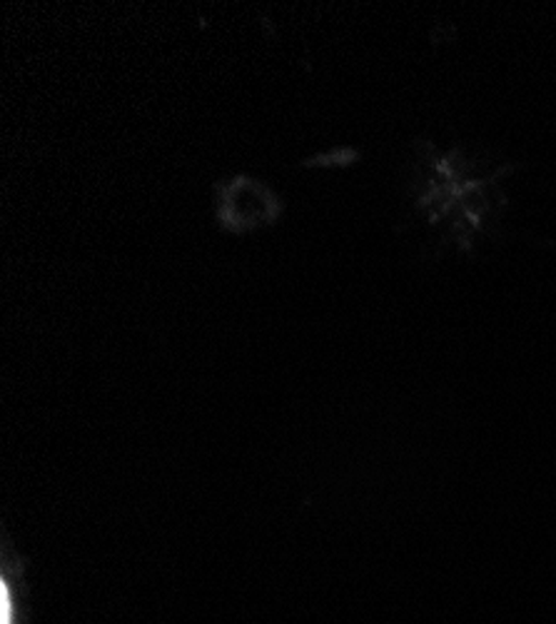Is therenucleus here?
<instances>
[{"mask_svg":"<svg viewBox=\"0 0 556 624\" xmlns=\"http://www.w3.org/2000/svg\"><path fill=\"white\" fill-rule=\"evenodd\" d=\"M18 575L21 570H15V564H3V577H0V624H23Z\"/></svg>","mask_w":556,"mask_h":624,"instance_id":"nucleus-2","label":"nucleus"},{"mask_svg":"<svg viewBox=\"0 0 556 624\" xmlns=\"http://www.w3.org/2000/svg\"><path fill=\"white\" fill-rule=\"evenodd\" d=\"M220 187V218L227 222L230 230H250L252 225L268 222L258 210L250 208L252 200L258 203L270 195L262 183H255L250 178H235L233 183Z\"/></svg>","mask_w":556,"mask_h":624,"instance_id":"nucleus-1","label":"nucleus"}]
</instances>
